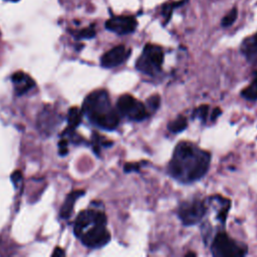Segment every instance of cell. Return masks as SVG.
Masks as SVG:
<instances>
[{"instance_id": "cell-15", "label": "cell", "mask_w": 257, "mask_h": 257, "mask_svg": "<svg viewBox=\"0 0 257 257\" xmlns=\"http://www.w3.org/2000/svg\"><path fill=\"white\" fill-rule=\"evenodd\" d=\"M208 112H209V106L207 104H202L193 110V117L200 119L204 123L207 121Z\"/></svg>"}, {"instance_id": "cell-24", "label": "cell", "mask_w": 257, "mask_h": 257, "mask_svg": "<svg viewBox=\"0 0 257 257\" xmlns=\"http://www.w3.org/2000/svg\"><path fill=\"white\" fill-rule=\"evenodd\" d=\"M19 179H21V173L18 172V171L14 172L13 175H12V180H13V181H18Z\"/></svg>"}, {"instance_id": "cell-6", "label": "cell", "mask_w": 257, "mask_h": 257, "mask_svg": "<svg viewBox=\"0 0 257 257\" xmlns=\"http://www.w3.org/2000/svg\"><path fill=\"white\" fill-rule=\"evenodd\" d=\"M117 112L130 120L141 121L149 116L146 105L130 94H122L116 101Z\"/></svg>"}, {"instance_id": "cell-10", "label": "cell", "mask_w": 257, "mask_h": 257, "mask_svg": "<svg viewBox=\"0 0 257 257\" xmlns=\"http://www.w3.org/2000/svg\"><path fill=\"white\" fill-rule=\"evenodd\" d=\"M11 79L14 84L15 90H16L17 94H19V95L27 92L29 89H31L34 86L33 79L28 74L21 72V71L15 72L12 75Z\"/></svg>"}, {"instance_id": "cell-16", "label": "cell", "mask_w": 257, "mask_h": 257, "mask_svg": "<svg viewBox=\"0 0 257 257\" xmlns=\"http://www.w3.org/2000/svg\"><path fill=\"white\" fill-rule=\"evenodd\" d=\"M160 103H161V97L159 94H154V95L150 96L147 99L148 107L146 106L148 112H152V113L155 112L160 107Z\"/></svg>"}, {"instance_id": "cell-20", "label": "cell", "mask_w": 257, "mask_h": 257, "mask_svg": "<svg viewBox=\"0 0 257 257\" xmlns=\"http://www.w3.org/2000/svg\"><path fill=\"white\" fill-rule=\"evenodd\" d=\"M94 35H95V30L91 26V27L80 30L77 34V37L78 38H92V37H94Z\"/></svg>"}, {"instance_id": "cell-18", "label": "cell", "mask_w": 257, "mask_h": 257, "mask_svg": "<svg viewBox=\"0 0 257 257\" xmlns=\"http://www.w3.org/2000/svg\"><path fill=\"white\" fill-rule=\"evenodd\" d=\"M241 95L248 100H256L257 99V88L251 83L246 88L241 91Z\"/></svg>"}, {"instance_id": "cell-25", "label": "cell", "mask_w": 257, "mask_h": 257, "mask_svg": "<svg viewBox=\"0 0 257 257\" xmlns=\"http://www.w3.org/2000/svg\"><path fill=\"white\" fill-rule=\"evenodd\" d=\"M252 84L257 88V71L254 73V80H253Z\"/></svg>"}, {"instance_id": "cell-9", "label": "cell", "mask_w": 257, "mask_h": 257, "mask_svg": "<svg viewBox=\"0 0 257 257\" xmlns=\"http://www.w3.org/2000/svg\"><path fill=\"white\" fill-rule=\"evenodd\" d=\"M131 54V49L124 45H117L106 51L100 58V63L105 68H112L124 62Z\"/></svg>"}, {"instance_id": "cell-2", "label": "cell", "mask_w": 257, "mask_h": 257, "mask_svg": "<svg viewBox=\"0 0 257 257\" xmlns=\"http://www.w3.org/2000/svg\"><path fill=\"white\" fill-rule=\"evenodd\" d=\"M105 214L96 209H87L80 212L74 222V234L81 243L88 248H100L110 240L106 229Z\"/></svg>"}, {"instance_id": "cell-3", "label": "cell", "mask_w": 257, "mask_h": 257, "mask_svg": "<svg viewBox=\"0 0 257 257\" xmlns=\"http://www.w3.org/2000/svg\"><path fill=\"white\" fill-rule=\"evenodd\" d=\"M82 112L94 125L112 131L119 123V113L111 105L109 95L104 89L89 93L82 104Z\"/></svg>"}, {"instance_id": "cell-23", "label": "cell", "mask_w": 257, "mask_h": 257, "mask_svg": "<svg viewBox=\"0 0 257 257\" xmlns=\"http://www.w3.org/2000/svg\"><path fill=\"white\" fill-rule=\"evenodd\" d=\"M65 253L64 251L61 249V248H55L53 253H52V256H63Z\"/></svg>"}, {"instance_id": "cell-5", "label": "cell", "mask_w": 257, "mask_h": 257, "mask_svg": "<svg viewBox=\"0 0 257 257\" xmlns=\"http://www.w3.org/2000/svg\"><path fill=\"white\" fill-rule=\"evenodd\" d=\"M211 252L216 257H241L247 254V247L237 243L225 232H219L212 241Z\"/></svg>"}, {"instance_id": "cell-19", "label": "cell", "mask_w": 257, "mask_h": 257, "mask_svg": "<svg viewBox=\"0 0 257 257\" xmlns=\"http://www.w3.org/2000/svg\"><path fill=\"white\" fill-rule=\"evenodd\" d=\"M182 3H183V1H180V2H174V3H171V4H166V5L163 6V11L162 12H163V14H164V16L166 18V23L170 20V18L172 16L173 10L176 7L182 5Z\"/></svg>"}, {"instance_id": "cell-26", "label": "cell", "mask_w": 257, "mask_h": 257, "mask_svg": "<svg viewBox=\"0 0 257 257\" xmlns=\"http://www.w3.org/2000/svg\"><path fill=\"white\" fill-rule=\"evenodd\" d=\"M10 1H17V0H10Z\"/></svg>"}, {"instance_id": "cell-1", "label": "cell", "mask_w": 257, "mask_h": 257, "mask_svg": "<svg viewBox=\"0 0 257 257\" xmlns=\"http://www.w3.org/2000/svg\"><path fill=\"white\" fill-rule=\"evenodd\" d=\"M211 154L197 145L180 142L168 166L170 176L182 184H190L202 179L208 172Z\"/></svg>"}, {"instance_id": "cell-21", "label": "cell", "mask_w": 257, "mask_h": 257, "mask_svg": "<svg viewBox=\"0 0 257 257\" xmlns=\"http://www.w3.org/2000/svg\"><path fill=\"white\" fill-rule=\"evenodd\" d=\"M141 165L137 164V163H127L124 165L123 167V171L125 173H130V172H138L140 171Z\"/></svg>"}, {"instance_id": "cell-11", "label": "cell", "mask_w": 257, "mask_h": 257, "mask_svg": "<svg viewBox=\"0 0 257 257\" xmlns=\"http://www.w3.org/2000/svg\"><path fill=\"white\" fill-rule=\"evenodd\" d=\"M241 52L246 57L248 62L257 64V33L246 38L241 45Z\"/></svg>"}, {"instance_id": "cell-17", "label": "cell", "mask_w": 257, "mask_h": 257, "mask_svg": "<svg viewBox=\"0 0 257 257\" xmlns=\"http://www.w3.org/2000/svg\"><path fill=\"white\" fill-rule=\"evenodd\" d=\"M237 14H238L237 8H236V7L232 8V9L229 11V13H228L226 16H224V18L222 19L221 25H222L223 27H228V26L232 25V24L234 23V21L236 20V18H237Z\"/></svg>"}, {"instance_id": "cell-7", "label": "cell", "mask_w": 257, "mask_h": 257, "mask_svg": "<svg viewBox=\"0 0 257 257\" xmlns=\"http://www.w3.org/2000/svg\"><path fill=\"white\" fill-rule=\"evenodd\" d=\"M206 212V203L199 199L184 201L178 208V216L185 226L196 225L203 219Z\"/></svg>"}, {"instance_id": "cell-14", "label": "cell", "mask_w": 257, "mask_h": 257, "mask_svg": "<svg viewBox=\"0 0 257 257\" xmlns=\"http://www.w3.org/2000/svg\"><path fill=\"white\" fill-rule=\"evenodd\" d=\"M187 125H188L187 118L184 115H178L174 120L168 123V130L171 133L177 134V133L183 132L187 127Z\"/></svg>"}, {"instance_id": "cell-8", "label": "cell", "mask_w": 257, "mask_h": 257, "mask_svg": "<svg viewBox=\"0 0 257 257\" xmlns=\"http://www.w3.org/2000/svg\"><path fill=\"white\" fill-rule=\"evenodd\" d=\"M138 22L133 16H114L105 22V28L118 35L130 34L137 28Z\"/></svg>"}, {"instance_id": "cell-13", "label": "cell", "mask_w": 257, "mask_h": 257, "mask_svg": "<svg viewBox=\"0 0 257 257\" xmlns=\"http://www.w3.org/2000/svg\"><path fill=\"white\" fill-rule=\"evenodd\" d=\"M81 115H82V110H80L78 107L74 106L69 108L68 114H67L68 128L74 130L81 122Z\"/></svg>"}, {"instance_id": "cell-12", "label": "cell", "mask_w": 257, "mask_h": 257, "mask_svg": "<svg viewBox=\"0 0 257 257\" xmlns=\"http://www.w3.org/2000/svg\"><path fill=\"white\" fill-rule=\"evenodd\" d=\"M83 194H84L83 191H73L67 195L60 210V216L63 219H68L70 217V215L73 212V206L75 204V201L77 200V198H79Z\"/></svg>"}, {"instance_id": "cell-22", "label": "cell", "mask_w": 257, "mask_h": 257, "mask_svg": "<svg viewBox=\"0 0 257 257\" xmlns=\"http://www.w3.org/2000/svg\"><path fill=\"white\" fill-rule=\"evenodd\" d=\"M220 114H221V109H220L219 107L214 108V110H213V112H212V114H211V120L214 121Z\"/></svg>"}, {"instance_id": "cell-4", "label": "cell", "mask_w": 257, "mask_h": 257, "mask_svg": "<svg viewBox=\"0 0 257 257\" xmlns=\"http://www.w3.org/2000/svg\"><path fill=\"white\" fill-rule=\"evenodd\" d=\"M163 61V49L156 44L148 43L144 47L143 53L136 62V68L144 74L156 76L162 71Z\"/></svg>"}]
</instances>
